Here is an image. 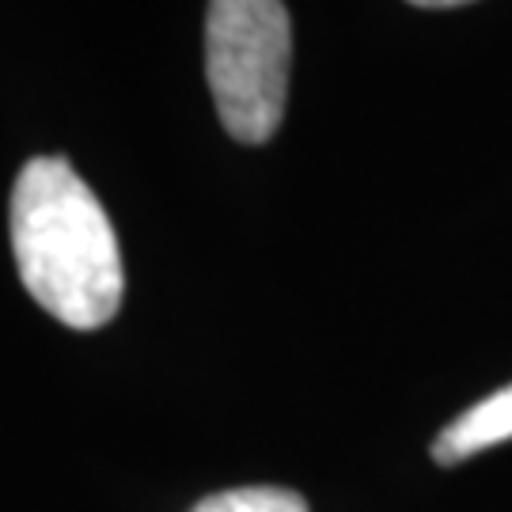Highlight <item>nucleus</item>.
Returning a JSON list of instances; mask_svg holds the SVG:
<instances>
[{"instance_id": "1", "label": "nucleus", "mask_w": 512, "mask_h": 512, "mask_svg": "<svg viewBox=\"0 0 512 512\" xmlns=\"http://www.w3.org/2000/svg\"><path fill=\"white\" fill-rule=\"evenodd\" d=\"M12 251L27 293L65 327L95 330L122 304V255L92 186L57 156H38L12 190Z\"/></svg>"}, {"instance_id": "3", "label": "nucleus", "mask_w": 512, "mask_h": 512, "mask_svg": "<svg viewBox=\"0 0 512 512\" xmlns=\"http://www.w3.org/2000/svg\"><path fill=\"white\" fill-rule=\"evenodd\" d=\"M501 440H512V384L494 391L490 399H482L463 418L452 421L433 444V459L452 467L467 456H478L482 448H494Z\"/></svg>"}, {"instance_id": "5", "label": "nucleus", "mask_w": 512, "mask_h": 512, "mask_svg": "<svg viewBox=\"0 0 512 512\" xmlns=\"http://www.w3.org/2000/svg\"><path fill=\"white\" fill-rule=\"evenodd\" d=\"M418 8H459V4H471V0H410Z\"/></svg>"}, {"instance_id": "2", "label": "nucleus", "mask_w": 512, "mask_h": 512, "mask_svg": "<svg viewBox=\"0 0 512 512\" xmlns=\"http://www.w3.org/2000/svg\"><path fill=\"white\" fill-rule=\"evenodd\" d=\"M293 23L281 0H209L205 73L224 129L266 145L285 118Z\"/></svg>"}, {"instance_id": "4", "label": "nucleus", "mask_w": 512, "mask_h": 512, "mask_svg": "<svg viewBox=\"0 0 512 512\" xmlns=\"http://www.w3.org/2000/svg\"><path fill=\"white\" fill-rule=\"evenodd\" d=\"M194 512H308V501L281 486H243L228 494L205 497Z\"/></svg>"}]
</instances>
